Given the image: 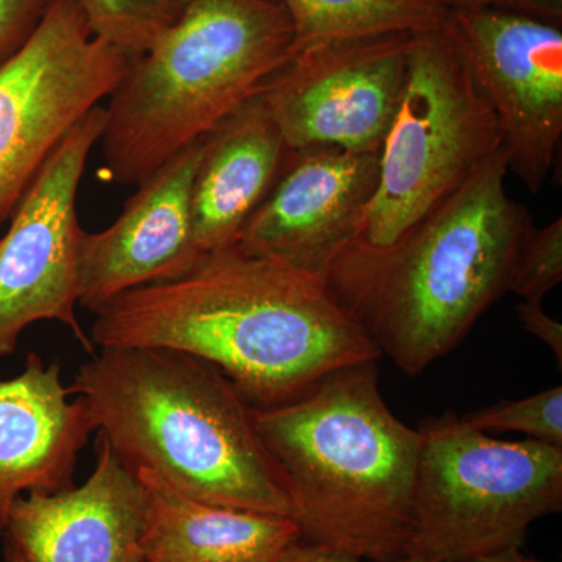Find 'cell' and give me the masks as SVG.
Instances as JSON below:
<instances>
[{
    "mask_svg": "<svg viewBox=\"0 0 562 562\" xmlns=\"http://www.w3.org/2000/svg\"><path fill=\"white\" fill-rule=\"evenodd\" d=\"M501 149L497 117L443 29L412 33L379 183L349 249H391Z\"/></svg>",
    "mask_w": 562,
    "mask_h": 562,
    "instance_id": "6",
    "label": "cell"
},
{
    "mask_svg": "<svg viewBox=\"0 0 562 562\" xmlns=\"http://www.w3.org/2000/svg\"><path fill=\"white\" fill-rule=\"evenodd\" d=\"M105 120V106L98 105L70 128L22 195L0 238V358L13 353L21 333L40 321L61 322L85 351L95 353L76 314L81 232L77 194Z\"/></svg>",
    "mask_w": 562,
    "mask_h": 562,
    "instance_id": "9",
    "label": "cell"
},
{
    "mask_svg": "<svg viewBox=\"0 0 562 562\" xmlns=\"http://www.w3.org/2000/svg\"><path fill=\"white\" fill-rule=\"evenodd\" d=\"M131 60L95 35L79 0H55L31 40L0 63V225L70 128L113 94Z\"/></svg>",
    "mask_w": 562,
    "mask_h": 562,
    "instance_id": "8",
    "label": "cell"
},
{
    "mask_svg": "<svg viewBox=\"0 0 562 562\" xmlns=\"http://www.w3.org/2000/svg\"><path fill=\"white\" fill-rule=\"evenodd\" d=\"M146 498L135 471L98 439L94 472L81 486L22 495L3 538L25 562H144Z\"/></svg>",
    "mask_w": 562,
    "mask_h": 562,
    "instance_id": "14",
    "label": "cell"
},
{
    "mask_svg": "<svg viewBox=\"0 0 562 562\" xmlns=\"http://www.w3.org/2000/svg\"><path fill=\"white\" fill-rule=\"evenodd\" d=\"M69 397L60 364L44 366L35 353L20 375L0 380V536L22 495L74 486L94 425L83 398Z\"/></svg>",
    "mask_w": 562,
    "mask_h": 562,
    "instance_id": "15",
    "label": "cell"
},
{
    "mask_svg": "<svg viewBox=\"0 0 562 562\" xmlns=\"http://www.w3.org/2000/svg\"><path fill=\"white\" fill-rule=\"evenodd\" d=\"M2 562H25L22 554L18 552L16 547L13 546L9 541V539L3 538V558Z\"/></svg>",
    "mask_w": 562,
    "mask_h": 562,
    "instance_id": "27",
    "label": "cell"
},
{
    "mask_svg": "<svg viewBox=\"0 0 562 562\" xmlns=\"http://www.w3.org/2000/svg\"><path fill=\"white\" fill-rule=\"evenodd\" d=\"M506 173L502 147L391 249L346 250L325 277L408 375L449 353L508 291L532 220L509 198Z\"/></svg>",
    "mask_w": 562,
    "mask_h": 562,
    "instance_id": "3",
    "label": "cell"
},
{
    "mask_svg": "<svg viewBox=\"0 0 562 562\" xmlns=\"http://www.w3.org/2000/svg\"><path fill=\"white\" fill-rule=\"evenodd\" d=\"M562 280V220L546 227H532L514 258L508 291L525 302H542L547 292Z\"/></svg>",
    "mask_w": 562,
    "mask_h": 562,
    "instance_id": "21",
    "label": "cell"
},
{
    "mask_svg": "<svg viewBox=\"0 0 562 562\" xmlns=\"http://www.w3.org/2000/svg\"><path fill=\"white\" fill-rule=\"evenodd\" d=\"M146 498L144 562H276L301 542L291 517L195 501L147 469H135Z\"/></svg>",
    "mask_w": 562,
    "mask_h": 562,
    "instance_id": "17",
    "label": "cell"
},
{
    "mask_svg": "<svg viewBox=\"0 0 562 562\" xmlns=\"http://www.w3.org/2000/svg\"><path fill=\"white\" fill-rule=\"evenodd\" d=\"M55 0H0V63L31 40Z\"/></svg>",
    "mask_w": 562,
    "mask_h": 562,
    "instance_id": "22",
    "label": "cell"
},
{
    "mask_svg": "<svg viewBox=\"0 0 562 562\" xmlns=\"http://www.w3.org/2000/svg\"><path fill=\"white\" fill-rule=\"evenodd\" d=\"M290 14L294 55L322 44L442 27L449 10L435 0H276Z\"/></svg>",
    "mask_w": 562,
    "mask_h": 562,
    "instance_id": "18",
    "label": "cell"
},
{
    "mask_svg": "<svg viewBox=\"0 0 562 562\" xmlns=\"http://www.w3.org/2000/svg\"><path fill=\"white\" fill-rule=\"evenodd\" d=\"M128 468L195 501L291 517L286 476L262 443L254 406L211 362L157 347H102L68 387Z\"/></svg>",
    "mask_w": 562,
    "mask_h": 562,
    "instance_id": "2",
    "label": "cell"
},
{
    "mask_svg": "<svg viewBox=\"0 0 562 562\" xmlns=\"http://www.w3.org/2000/svg\"><path fill=\"white\" fill-rule=\"evenodd\" d=\"M261 95L203 138L191 191V222L202 255L228 249L261 205L290 157Z\"/></svg>",
    "mask_w": 562,
    "mask_h": 562,
    "instance_id": "16",
    "label": "cell"
},
{
    "mask_svg": "<svg viewBox=\"0 0 562 562\" xmlns=\"http://www.w3.org/2000/svg\"><path fill=\"white\" fill-rule=\"evenodd\" d=\"M464 424L484 432H522L528 439L562 447V386L520 401H503L464 414Z\"/></svg>",
    "mask_w": 562,
    "mask_h": 562,
    "instance_id": "20",
    "label": "cell"
},
{
    "mask_svg": "<svg viewBox=\"0 0 562 562\" xmlns=\"http://www.w3.org/2000/svg\"><path fill=\"white\" fill-rule=\"evenodd\" d=\"M95 35L131 57L173 24L188 0H79Z\"/></svg>",
    "mask_w": 562,
    "mask_h": 562,
    "instance_id": "19",
    "label": "cell"
},
{
    "mask_svg": "<svg viewBox=\"0 0 562 562\" xmlns=\"http://www.w3.org/2000/svg\"><path fill=\"white\" fill-rule=\"evenodd\" d=\"M95 347H157L211 362L255 409L302 397L382 350L316 273L235 247L176 279L144 284L94 312Z\"/></svg>",
    "mask_w": 562,
    "mask_h": 562,
    "instance_id": "1",
    "label": "cell"
},
{
    "mask_svg": "<svg viewBox=\"0 0 562 562\" xmlns=\"http://www.w3.org/2000/svg\"><path fill=\"white\" fill-rule=\"evenodd\" d=\"M446 10L501 9L516 11L522 0H435Z\"/></svg>",
    "mask_w": 562,
    "mask_h": 562,
    "instance_id": "25",
    "label": "cell"
},
{
    "mask_svg": "<svg viewBox=\"0 0 562 562\" xmlns=\"http://www.w3.org/2000/svg\"><path fill=\"white\" fill-rule=\"evenodd\" d=\"M276 562H372L364 560H355V558L341 557L324 550L316 549V547L308 546V543L297 542L288 549L286 552L281 554ZM392 562H427L419 560V558H403V560Z\"/></svg>",
    "mask_w": 562,
    "mask_h": 562,
    "instance_id": "24",
    "label": "cell"
},
{
    "mask_svg": "<svg viewBox=\"0 0 562 562\" xmlns=\"http://www.w3.org/2000/svg\"><path fill=\"white\" fill-rule=\"evenodd\" d=\"M294 46L290 14L276 0H188L109 98L101 144L111 179L139 184L205 138L262 94Z\"/></svg>",
    "mask_w": 562,
    "mask_h": 562,
    "instance_id": "5",
    "label": "cell"
},
{
    "mask_svg": "<svg viewBox=\"0 0 562 562\" xmlns=\"http://www.w3.org/2000/svg\"><path fill=\"white\" fill-rule=\"evenodd\" d=\"M409 557L460 562L522 546L528 527L562 509V447L509 442L454 414L422 424Z\"/></svg>",
    "mask_w": 562,
    "mask_h": 562,
    "instance_id": "7",
    "label": "cell"
},
{
    "mask_svg": "<svg viewBox=\"0 0 562 562\" xmlns=\"http://www.w3.org/2000/svg\"><path fill=\"white\" fill-rule=\"evenodd\" d=\"M442 29L497 117L508 171L538 194L562 135L561 27L473 9L449 10Z\"/></svg>",
    "mask_w": 562,
    "mask_h": 562,
    "instance_id": "10",
    "label": "cell"
},
{
    "mask_svg": "<svg viewBox=\"0 0 562 562\" xmlns=\"http://www.w3.org/2000/svg\"><path fill=\"white\" fill-rule=\"evenodd\" d=\"M379 183V154L292 151L232 247L327 277L349 249Z\"/></svg>",
    "mask_w": 562,
    "mask_h": 562,
    "instance_id": "12",
    "label": "cell"
},
{
    "mask_svg": "<svg viewBox=\"0 0 562 562\" xmlns=\"http://www.w3.org/2000/svg\"><path fill=\"white\" fill-rule=\"evenodd\" d=\"M409 41L412 33H384L295 54L261 94L290 150L380 154L405 88Z\"/></svg>",
    "mask_w": 562,
    "mask_h": 562,
    "instance_id": "11",
    "label": "cell"
},
{
    "mask_svg": "<svg viewBox=\"0 0 562 562\" xmlns=\"http://www.w3.org/2000/svg\"><path fill=\"white\" fill-rule=\"evenodd\" d=\"M460 562H542L535 558L527 557L520 552V547H512V549L502 550V552L482 554V557L469 558Z\"/></svg>",
    "mask_w": 562,
    "mask_h": 562,
    "instance_id": "26",
    "label": "cell"
},
{
    "mask_svg": "<svg viewBox=\"0 0 562 562\" xmlns=\"http://www.w3.org/2000/svg\"><path fill=\"white\" fill-rule=\"evenodd\" d=\"M203 138L140 181L121 216L102 232H80L79 303L98 312L124 292L176 279L202 257L191 222V191Z\"/></svg>",
    "mask_w": 562,
    "mask_h": 562,
    "instance_id": "13",
    "label": "cell"
},
{
    "mask_svg": "<svg viewBox=\"0 0 562 562\" xmlns=\"http://www.w3.org/2000/svg\"><path fill=\"white\" fill-rule=\"evenodd\" d=\"M254 422L286 476L301 542L355 560L409 557L422 435L387 408L376 361L254 408Z\"/></svg>",
    "mask_w": 562,
    "mask_h": 562,
    "instance_id": "4",
    "label": "cell"
},
{
    "mask_svg": "<svg viewBox=\"0 0 562 562\" xmlns=\"http://www.w3.org/2000/svg\"><path fill=\"white\" fill-rule=\"evenodd\" d=\"M517 316L525 330L541 339L552 349L558 364L562 362V325L542 308V302H522L517 306Z\"/></svg>",
    "mask_w": 562,
    "mask_h": 562,
    "instance_id": "23",
    "label": "cell"
}]
</instances>
